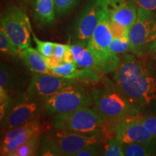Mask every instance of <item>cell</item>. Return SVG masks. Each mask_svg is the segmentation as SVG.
Wrapping results in <instances>:
<instances>
[{
  "label": "cell",
  "mask_w": 156,
  "mask_h": 156,
  "mask_svg": "<svg viewBox=\"0 0 156 156\" xmlns=\"http://www.w3.org/2000/svg\"><path fill=\"white\" fill-rule=\"evenodd\" d=\"M152 54H123L114 73L117 88L142 110L156 105V59Z\"/></svg>",
  "instance_id": "obj_1"
},
{
  "label": "cell",
  "mask_w": 156,
  "mask_h": 156,
  "mask_svg": "<svg viewBox=\"0 0 156 156\" xmlns=\"http://www.w3.org/2000/svg\"><path fill=\"white\" fill-rule=\"evenodd\" d=\"M44 103L27 94L13 100L8 114L1 124L2 133L38 119Z\"/></svg>",
  "instance_id": "obj_8"
},
{
  "label": "cell",
  "mask_w": 156,
  "mask_h": 156,
  "mask_svg": "<svg viewBox=\"0 0 156 156\" xmlns=\"http://www.w3.org/2000/svg\"><path fill=\"white\" fill-rule=\"evenodd\" d=\"M109 26L114 38L119 39H128L129 40V28L127 27L119 24L116 21L109 18Z\"/></svg>",
  "instance_id": "obj_26"
},
{
  "label": "cell",
  "mask_w": 156,
  "mask_h": 156,
  "mask_svg": "<svg viewBox=\"0 0 156 156\" xmlns=\"http://www.w3.org/2000/svg\"><path fill=\"white\" fill-rule=\"evenodd\" d=\"M135 0H107L109 18L129 28L137 15Z\"/></svg>",
  "instance_id": "obj_14"
},
{
  "label": "cell",
  "mask_w": 156,
  "mask_h": 156,
  "mask_svg": "<svg viewBox=\"0 0 156 156\" xmlns=\"http://www.w3.org/2000/svg\"><path fill=\"white\" fill-rule=\"evenodd\" d=\"M66 46H67V44H58V43H54L53 54L63 59L64 53H65Z\"/></svg>",
  "instance_id": "obj_33"
},
{
  "label": "cell",
  "mask_w": 156,
  "mask_h": 156,
  "mask_svg": "<svg viewBox=\"0 0 156 156\" xmlns=\"http://www.w3.org/2000/svg\"><path fill=\"white\" fill-rule=\"evenodd\" d=\"M101 155L103 156H124L123 144L115 137L109 138L103 147Z\"/></svg>",
  "instance_id": "obj_23"
},
{
  "label": "cell",
  "mask_w": 156,
  "mask_h": 156,
  "mask_svg": "<svg viewBox=\"0 0 156 156\" xmlns=\"http://www.w3.org/2000/svg\"><path fill=\"white\" fill-rule=\"evenodd\" d=\"M95 111L102 122L119 121L126 117L142 114V109L120 92L115 83L107 84L91 91Z\"/></svg>",
  "instance_id": "obj_2"
},
{
  "label": "cell",
  "mask_w": 156,
  "mask_h": 156,
  "mask_svg": "<svg viewBox=\"0 0 156 156\" xmlns=\"http://www.w3.org/2000/svg\"><path fill=\"white\" fill-rule=\"evenodd\" d=\"M131 53L151 54L156 46V14L138 7L136 18L129 30Z\"/></svg>",
  "instance_id": "obj_4"
},
{
  "label": "cell",
  "mask_w": 156,
  "mask_h": 156,
  "mask_svg": "<svg viewBox=\"0 0 156 156\" xmlns=\"http://www.w3.org/2000/svg\"><path fill=\"white\" fill-rule=\"evenodd\" d=\"M17 77L9 66L1 64L0 69V89H3L10 95L14 93L17 85Z\"/></svg>",
  "instance_id": "obj_18"
},
{
  "label": "cell",
  "mask_w": 156,
  "mask_h": 156,
  "mask_svg": "<svg viewBox=\"0 0 156 156\" xmlns=\"http://www.w3.org/2000/svg\"><path fill=\"white\" fill-rule=\"evenodd\" d=\"M63 60L64 62H66L75 63V56H74L73 49H72L71 44H67V46H66V50L63 57Z\"/></svg>",
  "instance_id": "obj_32"
},
{
  "label": "cell",
  "mask_w": 156,
  "mask_h": 156,
  "mask_svg": "<svg viewBox=\"0 0 156 156\" xmlns=\"http://www.w3.org/2000/svg\"><path fill=\"white\" fill-rule=\"evenodd\" d=\"M138 7L146 10H156V0H135Z\"/></svg>",
  "instance_id": "obj_30"
},
{
  "label": "cell",
  "mask_w": 156,
  "mask_h": 156,
  "mask_svg": "<svg viewBox=\"0 0 156 156\" xmlns=\"http://www.w3.org/2000/svg\"><path fill=\"white\" fill-rule=\"evenodd\" d=\"M37 155L60 156L62 155L49 135L44 134L41 136V141Z\"/></svg>",
  "instance_id": "obj_21"
},
{
  "label": "cell",
  "mask_w": 156,
  "mask_h": 156,
  "mask_svg": "<svg viewBox=\"0 0 156 156\" xmlns=\"http://www.w3.org/2000/svg\"><path fill=\"white\" fill-rule=\"evenodd\" d=\"M33 15L35 20L42 25L53 24L56 19L54 0H34Z\"/></svg>",
  "instance_id": "obj_16"
},
{
  "label": "cell",
  "mask_w": 156,
  "mask_h": 156,
  "mask_svg": "<svg viewBox=\"0 0 156 156\" xmlns=\"http://www.w3.org/2000/svg\"><path fill=\"white\" fill-rule=\"evenodd\" d=\"M154 147H155V155H156V140L155 141V143H154Z\"/></svg>",
  "instance_id": "obj_34"
},
{
  "label": "cell",
  "mask_w": 156,
  "mask_h": 156,
  "mask_svg": "<svg viewBox=\"0 0 156 156\" xmlns=\"http://www.w3.org/2000/svg\"><path fill=\"white\" fill-rule=\"evenodd\" d=\"M48 134L62 155L74 156L87 145L103 142L101 134H85L54 127Z\"/></svg>",
  "instance_id": "obj_10"
},
{
  "label": "cell",
  "mask_w": 156,
  "mask_h": 156,
  "mask_svg": "<svg viewBox=\"0 0 156 156\" xmlns=\"http://www.w3.org/2000/svg\"><path fill=\"white\" fill-rule=\"evenodd\" d=\"M80 0H54L56 14L58 17L67 15L72 11Z\"/></svg>",
  "instance_id": "obj_25"
},
{
  "label": "cell",
  "mask_w": 156,
  "mask_h": 156,
  "mask_svg": "<svg viewBox=\"0 0 156 156\" xmlns=\"http://www.w3.org/2000/svg\"><path fill=\"white\" fill-rule=\"evenodd\" d=\"M153 54H156V46H155V49H154V51H153Z\"/></svg>",
  "instance_id": "obj_35"
},
{
  "label": "cell",
  "mask_w": 156,
  "mask_h": 156,
  "mask_svg": "<svg viewBox=\"0 0 156 156\" xmlns=\"http://www.w3.org/2000/svg\"><path fill=\"white\" fill-rule=\"evenodd\" d=\"M76 83V80L51 74H34L26 94L33 98L44 101L65 87Z\"/></svg>",
  "instance_id": "obj_11"
},
{
  "label": "cell",
  "mask_w": 156,
  "mask_h": 156,
  "mask_svg": "<svg viewBox=\"0 0 156 156\" xmlns=\"http://www.w3.org/2000/svg\"><path fill=\"white\" fill-rule=\"evenodd\" d=\"M102 123L95 109L90 107L52 117L54 128L85 134H101Z\"/></svg>",
  "instance_id": "obj_6"
},
{
  "label": "cell",
  "mask_w": 156,
  "mask_h": 156,
  "mask_svg": "<svg viewBox=\"0 0 156 156\" xmlns=\"http://www.w3.org/2000/svg\"><path fill=\"white\" fill-rule=\"evenodd\" d=\"M102 142L91 144L84 147L81 151L76 153L74 156H97L101 155L103 147L101 146Z\"/></svg>",
  "instance_id": "obj_29"
},
{
  "label": "cell",
  "mask_w": 156,
  "mask_h": 156,
  "mask_svg": "<svg viewBox=\"0 0 156 156\" xmlns=\"http://www.w3.org/2000/svg\"><path fill=\"white\" fill-rule=\"evenodd\" d=\"M75 63L80 68L90 69L95 73L102 74L101 66L96 57L87 46L80 44H71Z\"/></svg>",
  "instance_id": "obj_17"
},
{
  "label": "cell",
  "mask_w": 156,
  "mask_h": 156,
  "mask_svg": "<svg viewBox=\"0 0 156 156\" xmlns=\"http://www.w3.org/2000/svg\"><path fill=\"white\" fill-rule=\"evenodd\" d=\"M109 51L111 53L115 55L126 54L131 52V45L128 39L113 38L110 46Z\"/></svg>",
  "instance_id": "obj_24"
},
{
  "label": "cell",
  "mask_w": 156,
  "mask_h": 156,
  "mask_svg": "<svg viewBox=\"0 0 156 156\" xmlns=\"http://www.w3.org/2000/svg\"><path fill=\"white\" fill-rule=\"evenodd\" d=\"M0 49L2 52L13 57L20 56V50L18 49L16 45L1 29H0Z\"/></svg>",
  "instance_id": "obj_22"
},
{
  "label": "cell",
  "mask_w": 156,
  "mask_h": 156,
  "mask_svg": "<svg viewBox=\"0 0 156 156\" xmlns=\"http://www.w3.org/2000/svg\"><path fill=\"white\" fill-rule=\"evenodd\" d=\"M41 134L36 135L27 140L26 142L19 146L10 156H34L37 155L39 144L41 141Z\"/></svg>",
  "instance_id": "obj_20"
},
{
  "label": "cell",
  "mask_w": 156,
  "mask_h": 156,
  "mask_svg": "<svg viewBox=\"0 0 156 156\" xmlns=\"http://www.w3.org/2000/svg\"><path fill=\"white\" fill-rule=\"evenodd\" d=\"M123 144L124 156H153L155 155L154 143Z\"/></svg>",
  "instance_id": "obj_19"
},
{
  "label": "cell",
  "mask_w": 156,
  "mask_h": 156,
  "mask_svg": "<svg viewBox=\"0 0 156 156\" xmlns=\"http://www.w3.org/2000/svg\"><path fill=\"white\" fill-rule=\"evenodd\" d=\"M113 38L109 26L106 1L101 12L96 28L87 46L100 64L102 74L114 73L119 65L121 56L113 54L109 51V46Z\"/></svg>",
  "instance_id": "obj_3"
},
{
  "label": "cell",
  "mask_w": 156,
  "mask_h": 156,
  "mask_svg": "<svg viewBox=\"0 0 156 156\" xmlns=\"http://www.w3.org/2000/svg\"><path fill=\"white\" fill-rule=\"evenodd\" d=\"M93 104L91 93L78 87L76 84L67 87L44 101V107L49 115L63 114L75 112Z\"/></svg>",
  "instance_id": "obj_5"
},
{
  "label": "cell",
  "mask_w": 156,
  "mask_h": 156,
  "mask_svg": "<svg viewBox=\"0 0 156 156\" xmlns=\"http://www.w3.org/2000/svg\"><path fill=\"white\" fill-rule=\"evenodd\" d=\"M0 26L19 50L30 46L32 28L28 17L22 8L15 5L9 7L2 15Z\"/></svg>",
  "instance_id": "obj_7"
},
{
  "label": "cell",
  "mask_w": 156,
  "mask_h": 156,
  "mask_svg": "<svg viewBox=\"0 0 156 156\" xmlns=\"http://www.w3.org/2000/svg\"><path fill=\"white\" fill-rule=\"evenodd\" d=\"M31 34L33 36L35 44L36 45L37 50L42 54L45 57H47L53 54L54 48V43L50 41H44L40 40L36 36V35L34 34L33 30L31 31Z\"/></svg>",
  "instance_id": "obj_27"
},
{
  "label": "cell",
  "mask_w": 156,
  "mask_h": 156,
  "mask_svg": "<svg viewBox=\"0 0 156 156\" xmlns=\"http://www.w3.org/2000/svg\"><path fill=\"white\" fill-rule=\"evenodd\" d=\"M107 0H88L77 17L73 30L74 44L87 46L100 18Z\"/></svg>",
  "instance_id": "obj_9"
},
{
  "label": "cell",
  "mask_w": 156,
  "mask_h": 156,
  "mask_svg": "<svg viewBox=\"0 0 156 156\" xmlns=\"http://www.w3.org/2000/svg\"><path fill=\"white\" fill-rule=\"evenodd\" d=\"M136 117L147 131L156 139V114H139Z\"/></svg>",
  "instance_id": "obj_28"
},
{
  "label": "cell",
  "mask_w": 156,
  "mask_h": 156,
  "mask_svg": "<svg viewBox=\"0 0 156 156\" xmlns=\"http://www.w3.org/2000/svg\"><path fill=\"white\" fill-rule=\"evenodd\" d=\"M136 116L126 117L116 123L114 137L122 144L152 143L156 140L137 119Z\"/></svg>",
  "instance_id": "obj_13"
},
{
  "label": "cell",
  "mask_w": 156,
  "mask_h": 156,
  "mask_svg": "<svg viewBox=\"0 0 156 156\" xmlns=\"http://www.w3.org/2000/svg\"><path fill=\"white\" fill-rule=\"evenodd\" d=\"M42 126L38 119L23 125L2 133L0 155L10 156L19 146L38 134H41Z\"/></svg>",
  "instance_id": "obj_12"
},
{
  "label": "cell",
  "mask_w": 156,
  "mask_h": 156,
  "mask_svg": "<svg viewBox=\"0 0 156 156\" xmlns=\"http://www.w3.org/2000/svg\"><path fill=\"white\" fill-rule=\"evenodd\" d=\"M20 57L26 67L34 74H51L45 57L37 48L29 46L21 50Z\"/></svg>",
  "instance_id": "obj_15"
},
{
  "label": "cell",
  "mask_w": 156,
  "mask_h": 156,
  "mask_svg": "<svg viewBox=\"0 0 156 156\" xmlns=\"http://www.w3.org/2000/svg\"><path fill=\"white\" fill-rule=\"evenodd\" d=\"M45 59H46V64H47L48 67H49L50 69L51 68H54L56 67V66L59 65V64H61L64 62V60L62 58L58 57V56H55L54 54H51L49 56L45 57Z\"/></svg>",
  "instance_id": "obj_31"
}]
</instances>
